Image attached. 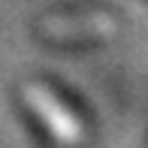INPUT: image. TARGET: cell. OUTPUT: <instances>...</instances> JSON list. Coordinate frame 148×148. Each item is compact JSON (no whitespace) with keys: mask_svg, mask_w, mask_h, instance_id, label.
Here are the masks:
<instances>
[{"mask_svg":"<svg viewBox=\"0 0 148 148\" xmlns=\"http://www.w3.org/2000/svg\"><path fill=\"white\" fill-rule=\"evenodd\" d=\"M24 100H27L30 112L42 121V127L51 133V139L60 145H79L85 139V130H82V121L73 115L64 103L51 94L45 85H36V82H27L24 85Z\"/></svg>","mask_w":148,"mask_h":148,"instance_id":"obj_1","label":"cell"},{"mask_svg":"<svg viewBox=\"0 0 148 148\" xmlns=\"http://www.w3.org/2000/svg\"><path fill=\"white\" fill-rule=\"evenodd\" d=\"M42 30L55 39H66V36H100L109 33L112 21L100 12H88V15H76V18H58V21H45Z\"/></svg>","mask_w":148,"mask_h":148,"instance_id":"obj_2","label":"cell"}]
</instances>
